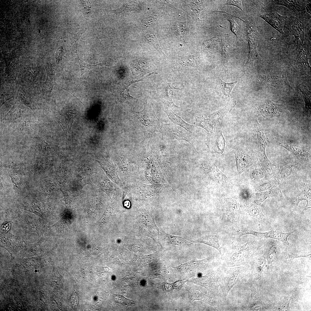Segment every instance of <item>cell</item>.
Masks as SVG:
<instances>
[{
  "instance_id": "cell-1",
  "label": "cell",
  "mask_w": 311,
  "mask_h": 311,
  "mask_svg": "<svg viewBox=\"0 0 311 311\" xmlns=\"http://www.w3.org/2000/svg\"><path fill=\"white\" fill-rule=\"evenodd\" d=\"M144 107L139 112L133 111L134 115L138 119L149 132L160 131V122L153 109L146 102L144 103Z\"/></svg>"
},
{
  "instance_id": "cell-2",
  "label": "cell",
  "mask_w": 311,
  "mask_h": 311,
  "mask_svg": "<svg viewBox=\"0 0 311 311\" xmlns=\"http://www.w3.org/2000/svg\"><path fill=\"white\" fill-rule=\"evenodd\" d=\"M246 25V31L249 46V54L246 65L253 67L254 61L258 59L259 56L257 51L258 33L257 27L248 21H243Z\"/></svg>"
},
{
  "instance_id": "cell-3",
  "label": "cell",
  "mask_w": 311,
  "mask_h": 311,
  "mask_svg": "<svg viewBox=\"0 0 311 311\" xmlns=\"http://www.w3.org/2000/svg\"><path fill=\"white\" fill-rule=\"evenodd\" d=\"M130 67L135 78H139L148 73L151 74L156 69L151 61L143 58L130 61Z\"/></svg>"
},
{
  "instance_id": "cell-4",
  "label": "cell",
  "mask_w": 311,
  "mask_h": 311,
  "mask_svg": "<svg viewBox=\"0 0 311 311\" xmlns=\"http://www.w3.org/2000/svg\"><path fill=\"white\" fill-rule=\"evenodd\" d=\"M223 217L226 221L237 226L239 222L240 212L237 200L232 198L226 199L223 205Z\"/></svg>"
},
{
  "instance_id": "cell-5",
  "label": "cell",
  "mask_w": 311,
  "mask_h": 311,
  "mask_svg": "<svg viewBox=\"0 0 311 311\" xmlns=\"http://www.w3.org/2000/svg\"><path fill=\"white\" fill-rule=\"evenodd\" d=\"M206 143L212 152L222 154L224 150L225 141L221 129L216 127L208 135Z\"/></svg>"
},
{
  "instance_id": "cell-6",
  "label": "cell",
  "mask_w": 311,
  "mask_h": 311,
  "mask_svg": "<svg viewBox=\"0 0 311 311\" xmlns=\"http://www.w3.org/2000/svg\"><path fill=\"white\" fill-rule=\"evenodd\" d=\"M160 124L159 131L163 137L168 140L176 139L185 141L192 146L190 136L178 129L173 123L166 124L160 122Z\"/></svg>"
},
{
  "instance_id": "cell-7",
  "label": "cell",
  "mask_w": 311,
  "mask_h": 311,
  "mask_svg": "<svg viewBox=\"0 0 311 311\" xmlns=\"http://www.w3.org/2000/svg\"><path fill=\"white\" fill-rule=\"evenodd\" d=\"M285 24L287 28L295 37L297 45L302 47L304 40V24L299 19L295 17L287 18Z\"/></svg>"
},
{
  "instance_id": "cell-8",
  "label": "cell",
  "mask_w": 311,
  "mask_h": 311,
  "mask_svg": "<svg viewBox=\"0 0 311 311\" xmlns=\"http://www.w3.org/2000/svg\"><path fill=\"white\" fill-rule=\"evenodd\" d=\"M256 130L257 146L260 152L261 161L263 165L267 169L270 170L273 164L267 157L265 152V148L267 145V139L261 128L257 122Z\"/></svg>"
},
{
  "instance_id": "cell-9",
  "label": "cell",
  "mask_w": 311,
  "mask_h": 311,
  "mask_svg": "<svg viewBox=\"0 0 311 311\" xmlns=\"http://www.w3.org/2000/svg\"><path fill=\"white\" fill-rule=\"evenodd\" d=\"M294 165L288 163L284 161H280L273 164L272 170L278 181L282 182L290 175L292 167Z\"/></svg>"
},
{
  "instance_id": "cell-10",
  "label": "cell",
  "mask_w": 311,
  "mask_h": 311,
  "mask_svg": "<svg viewBox=\"0 0 311 311\" xmlns=\"http://www.w3.org/2000/svg\"><path fill=\"white\" fill-rule=\"evenodd\" d=\"M259 16L280 33L284 34L283 26L287 17L282 16L277 13L266 14Z\"/></svg>"
},
{
  "instance_id": "cell-11",
  "label": "cell",
  "mask_w": 311,
  "mask_h": 311,
  "mask_svg": "<svg viewBox=\"0 0 311 311\" xmlns=\"http://www.w3.org/2000/svg\"><path fill=\"white\" fill-rule=\"evenodd\" d=\"M242 214L255 217L261 221H264L265 217L260 206L253 203L242 202L239 209Z\"/></svg>"
},
{
  "instance_id": "cell-12",
  "label": "cell",
  "mask_w": 311,
  "mask_h": 311,
  "mask_svg": "<svg viewBox=\"0 0 311 311\" xmlns=\"http://www.w3.org/2000/svg\"><path fill=\"white\" fill-rule=\"evenodd\" d=\"M280 112L278 104L270 100L266 101L264 104L260 105L258 108V115H261L266 118L277 116L279 115Z\"/></svg>"
},
{
  "instance_id": "cell-13",
  "label": "cell",
  "mask_w": 311,
  "mask_h": 311,
  "mask_svg": "<svg viewBox=\"0 0 311 311\" xmlns=\"http://www.w3.org/2000/svg\"><path fill=\"white\" fill-rule=\"evenodd\" d=\"M298 199L296 204L297 206L301 201L305 200L307 204L304 210L311 208V185L301 182L297 185Z\"/></svg>"
},
{
  "instance_id": "cell-14",
  "label": "cell",
  "mask_w": 311,
  "mask_h": 311,
  "mask_svg": "<svg viewBox=\"0 0 311 311\" xmlns=\"http://www.w3.org/2000/svg\"><path fill=\"white\" fill-rule=\"evenodd\" d=\"M234 154L238 173L240 174L251 165V160L249 156L242 150L236 151Z\"/></svg>"
},
{
  "instance_id": "cell-15",
  "label": "cell",
  "mask_w": 311,
  "mask_h": 311,
  "mask_svg": "<svg viewBox=\"0 0 311 311\" xmlns=\"http://www.w3.org/2000/svg\"><path fill=\"white\" fill-rule=\"evenodd\" d=\"M277 143L291 152L299 159L304 160L310 159V154L303 148L284 142L279 141Z\"/></svg>"
},
{
  "instance_id": "cell-16",
  "label": "cell",
  "mask_w": 311,
  "mask_h": 311,
  "mask_svg": "<svg viewBox=\"0 0 311 311\" xmlns=\"http://www.w3.org/2000/svg\"><path fill=\"white\" fill-rule=\"evenodd\" d=\"M294 232H283L281 231L271 230L266 232H256L255 236L267 238H270L280 240L287 245L290 246V243L288 240V237Z\"/></svg>"
},
{
  "instance_id": "cell-17",
  "label": "cell",
  "mask_w": 311,
  "mask_h": 311,
  "mask_svg": "<svg viewBox=\"0 0 311 311\" xmlns=\"http://www.w3.org/2000/svg\"><path fill=\"white\" fill-rule=\"evenodd\" d=\"M163 108L164 111L172 123L180 126L187 131L192 132L194 126L193 125L186 122L180 117L174 113L171 108L165 106H164Z\"/></svg>"
},
{
  "instance_id": "cell-18",
  "label": "cell",
  "mask_w": 311,
  "mask_h": 311,
  "mask_svg": "<svg viewBox=\"0 0 311 311\" xmlns=\"http://www.w3.org/2000/svg\"><path fill=\"white\" fill-rule=\"evenodd\" d=\"M175 89L181 90V89L175 88L173 84L165 82L162 92V96L164 99V106L171 108L175 107L180 108L176 105L172 100L173 91Z\"/></svg>"
},
{
  "instance_id": "cell-19",
  "label": "cell",
  "mask_w": 311,
  "mask_h": 311,
  "mask_svg": "<svg viewBox=\"0 0 311 311\" xmlns=\"http://www.w3.org/2000/svg\"><path fill=\"white\" fill-rule=\"evenodd\" d=\"M164 241L168 246H179L192 243V240L183 238L182 237L172 235L162 232Z\"/></svg>"
},
{
  "instance_id": "cell-20",
  "label": "cell",
  "mask_w": 311,
  "mask_h": 311,
  "mask_svg": "<svg viewBox=\"0 0 311 311\" xmlns=\"http://www.w3.org/2000/svg\"><path fill=\"white\" fill-rule=\"evenodd\" d=\"M250 288L251 297L247 307V309L259 310L260 309L261 301L257 285L256 283H253L251 284Z\"/></svg>"
},
{
  "instance_id": "cell-21",
  "label": "cell",
  "mask_w": 311,
  "mask_h": 311,
  "mask_svg": "<svg viewBox=\"0 0 311 311\" xmlns=\"http://www.w3.org/2000/svg\"><path fill=\"white\" fill-rule=\"evenodd\" d=\"M143 78L137 80H132L120 83L117 88V93L119 98L122 102L126 100L134 99L136 98L131 96L129 93L128 88L132 84L143 80Z\"/></svg>"
},
{
  "instance_id": "cell-22",
  "label": "cell",
  "mask_w": 311,
  "mask_h": 311,
  "mask_svg": "<svg viewBox=\"0 0 311 311\" xmlns=\"http://www.w3.org/2000/svg\"><path fill=\"white\" fill-rule=\"evenodd\" d=\"M273 2L275 5L285 6L294 12L304 10L307 4L306 1L303 0H275Z\"/></svg>"
},
{
  "instance_id": "cell-23",
  "label": "cell",
  "mask_w": 311,
  "mask_h": 311,
  "mask_svg": "<svg viewBox=\"0 0 311 311\" xmlns=\"http://www.w3.org/2000/svg\"><path fill=\"white\" fill-rule=\"evenodd\" d=\"M236 101H229L227 105L223 109L220 110L215 111L209 116V118L211 121L214 125L221 120L226 114L231 112L232 109L236 105Z\"/></svg>"
},
{
  "instance_id": "cell-24",
  "label": "cell",
  "mask_w": 311,
  "mask_h": 311,
  "mask_svg": "<svg viewBox=\"0 0 311 311\" xmlns=\"http://www.w3.org/2000/svg\"><path fill=\"white\" fill-rule=\"evenodd\" d=\"M277 191L272 186L266 191L255 193L252 195V202L255 204L260 205L267 198L277 196Z\"/></svg>"
},
{
  "instance_id": "cell-25",
  "label": "cell",
  "mask_w": 311,
  "mask_h": 311,
  "mask_svg": "<svg viewBox=\"0 0 311 311\" xmlns=\"http://www.w3.org/2000/svg\"><path fill=\"white\" fill-rule=\"evenodd\" d=\"M192 242L193 243H200L209 245L216 249L221 254L218 238L215 235L202 236L195 240H192Z\"/></svg>"
},
{
  "instance_id": "cell-26",
  "label": "cell",
  "mask_w": 311,
  "mask_h": 311,
  "mask_svg": "<svg viewBox=\"0 0 311 311\" xmlns=\"http://www.w3.org/2000/svg\"><path fill=\"white\" fill-rule=\"evenodd\" d=\"M179 60L180 64L185 66L198 67L200 63V58L199 56L196 54L182 56Z\"/></svg>"
},
{
  "instance_id": "cell-27",
  "label": "cell",
  "mask_w": 311,
  "mask_h": 311,
  "mask_svg": "<svg viewBox=\"0 0 311 311\" xmlns=\"http://www.w3.org/2000/svg\"><path fill=\"white\" fill-rule=\"evenodd\" d=\"M195 118L196 121L194 123L195 126L200 127L205 129L208 132L211 133L213 132L214 125L209 118L205 119L202 115L196 116Z\"/></svg>"
},
{
  "instance_id": "cell-28",
  "label": "cell",
  "mask_w": 311,
  "mask_h": 311,
  "mask_svg": "<svg viewBox=\"0 0 311 311\" xmlns=\"http://www.w3.org/2000/svg\"><path fill=\"white\" fill-rule=\"evenodd\" d=\"M221 57L223 63L226 65L230 54V45L226 38H223L221 42Z\"/></svg>"
},
{
  "instance_id": "cell-29",
  "label": "cell",
  "mask_w": 311,
  "mask_h": 311,
  "mask_svg": "<svg viewBox=\"0 0 311 311\" xmlns=\"http://www.w3.org/2000/svg\"><path fill=\"white\" fill-rule=\"evenodd\" d=\"M98 162L108 175L117 183L119 182V179L114 168L112 165L107 161L105 162Z\"/></svg>"
},
{
  "instance_id": "cell-30",
  "label": "cell",
  "mask_w": 311,
  "mask_h": 311,
  "mask_svg": "<svg viewBox=\"0 0 311 311\" xmlns=\"http://www.w3.org/2000/svg\"><path fill=\"white\" fill-rule=\"evenodd\" d=\"M222 13L227 20L230 22L231 25V31L234 33L237 39L238 33L239 30V26L238 23L237 19L238 17H236L225 12L216 11Z\"/></svg>"
},
{
  "instance_id": "cell-31",
  "label": "cell",
  "mask_w": 311,
  "mask_h": 311,
  "mask_svg": "<svg viewBox=\"0 0 311 311\" xmlns=\"http://www.w3.org/2000/svg\"><path fill=\"white\" fill-rule=\"evenodd\" d=\"M74 57L75 59L77 61L80 66L81 71V78L82 75L84 74L93 69L96 66L105 65L104 64H105L102 63H98L96 65H91L86 63L80 59L77 52L74 53Z\"/></svg>"
},
{
  "instance_id": "cell-32",
  "label": "cell",
  "mask_w": 311,
  "mask_h": 311,
  "mask_svg": "<svg viewBox=\"0 0 311 311\" xmlns=\"http://www.w3.org/2000/svg\"><path fill=\"white\" fill-rule=\"evenodd\" d=\"M201 3V2L199 1H189V10L193 17L196 20L199 19L200 12L203 10Z\"/></svg>"
},
{
  "instance_id": "cell-33",
  "label": "cell",
  "mask_w": 311,
  "mask_h": 311,
  "mask_svg": "<svg viewBox=\"0 0 311 311\" xmlns=\"http://www.w3.org/2000/svg\"><path fill=\"white\" fill-rule=\"evenodd\" d=\"M217 39L215 38L206 40L202 44L203 50L208 52H212L214 51L217 43Z\"/></svg>"
},
{
  "instance_id": "cell-34",
  "label": "cell",
  "mask_w": 311,
  "mask_h": 311,
  "mask_svg": "<svg viewBox=\"0 0 311 311\" xmlns=\"http://www.w3.org/2000/svg\"><path fill=\"white\" fill-rule=\"evenodd\" d=\"M214 177L217 182L223 184L226 183L228 179L225 175L222 173L215 165L213 168Z\"/></svg>"
},
{
  "instance_id": "cell-35",
  "label": "cell",
  "mask_w": 311,
  "mask_h": 311,
  "mask_svg": "<svg viewBox=\"0 0 311 311\" xmlns=\"http://www.w3.org/2000/svg\"><path fill=\"white\" fill-rule=\"evenodd\" d=\"M222 88V90L224 94L228 97L231 96V92L235 85L237 83V81L235 82L227 83L223 81L220 79Z\"/></svg>"
},
{
  "instance_id": "cell-36",
  "label": "cell",
  "mask_w": 311,
  "mask_h": 311,
  "mask_svg": "<svg viewBox=\"0 0 311 311\" xmlns=\"http://www.w3.org/2000/svg\"><path fill=\"white\" fill-rule=\"evenodd\" d=\"M296 62L299 64L310 67L306 54L302 47L299 48V53L296 58Z\"/></svg>"
},
{
  "instance_id": "cell-37",
  "label": "cell",
  "mask_w": 311,
  "mask_h": 311,
  "mask_svg": "<svg viewBox=\"0 0 311 311\" xmlns=\"http://www.w3.org/2000/svg\"><path fill=\"white\" fill-rule=\"evenodd\" d=\"M81 253L86 256L94 255L97 254V251L94 245L88 244L82 248Z\"/></svg>"
},
{
  "instance_id": "cell-38",
  "label": "cell",
  "mask_w": 311,
  "mask_h": 311,
  "mask_svg": "<svg viewBox=\"0 0 311 311\" xmlns=\"http://www.w3.org/2000/svg\"><path fill=\"white\" fill-rule=\"evenodd\" d=\"M115 301L117 303L127 306L134 304L132 300L126 298L120 295L114 294L113 295Z\"/></svg>"
},
{
  "instance_id": "cell-39",
  "label": "cell",
  "mask_w": 311,
  "mask_h": 311,
  "mask_svg": "<svg viewBox=\"0 0 311 311\" xmlns=\"http://www.w3.org/2000/svg\"><path fill=\"white\" fill-rule=\"evenodd\" d=\"M87 28L81 30L77 33L75 34L73 37V40L71 44L74 52L77 51V46L79 39L82 34L86 31Z\"/></svg>"
},
{
  "instance_id": "cell-40",
  "label": "cell",
  "mask_w": 311,
  "mask_h": 311,
  "mask_svg": "<svg viewBox=\"0 0 311 311\" xmlns=\"http://www.w3.org/2000/svg\"><path fill=\"white\" fill-rule=\"evenodd\" d=\"M273 186L272 183L271 181H266L259 184L256 187L255 190L257 192L264 191L270 189Z\"/></svg>"
},
{
  "instance_id": "cell-41",
  "label": "cell",
  "mask_w": 311,
  "mask_h": 311,
  "mask_svg": "<svg viewBox=\"0 0 311 311\" xmlns=\"http://www.w3.org/2000/svg\"><path fill=\"white\" fill-rule=\"evenodd\" d=\"M154 35L150 34H147L145 36L148 42L153 46L158 51L161 52H162L161 49Z\"/></svg>"
},
{
  "instance_id": "cell-42",
  "label": "cell",
  "mask_w": 311,
  "mask_h": 311,
  "mask_svg": "<svg viewBox=\"0 0 311 311\" xmlns=\"http://www.w3.org/2000/svg\"><path fill=\"white\" fill-rule=\"evenodd\" d=\"M251 177L254 179H262L264 177V174L262 171L259 168L254 170L250 174Z\"/></svg>"
},
{
  "instance_id": "cell-43",
  "label": "cell",
  "mask_w": 311,
  "mask_h": 311,
  "mask_svg": "<svg viewBox=\"0 0 311 311\" xmlns=\"http://www.w3.org/2000/svg\"><path fill=\"white\" fill-rule=\"evenodd\" d=\"M300 257H308L311 258V253L308 254H295L291 253L287 255V259H291L294 258Z\"/></svg>"
},
{
  "instance_id": "cell-44",
  "label": "cell",
  "mask_w": 311,
  "mask_h": 311,
  "mask_svg": "<svg viewBox=\"0 0 311 311\" xmlns=\"http://www.w3.org/2000/svg\"><path fill=\"white\" fill-rule=\"evenodd\" d=\"M225 5H230L236 6L243 11L241 0H227Z\"/></svg>"
},
{
  "instance_id": "cell-45",
  "label": "cell",
  "mask_w": 311,
  "mask_h": 311,
  "mask_svg": "<svg viewBox=\"0 0 311 311\" xmlns=\"http://www.w3.org/2000/svg\"><path fill=\"white\" fill-rule=\"evenodd\" d=\"M70 302L71 304L74 306H76L78 305L79 303L78 297L75 293H73L71 296Z\"/></svg>"
},
{
  "instance_id": "cell-46",
  "label": "cell",
  "mask_w": 311,
  "mask_h": 311,
  "mask_svg": "<svg viewBox=\"0 0 311 311\" xmlns=\"http://www.w3.org/2000/svg\"><path fill=\"white\" fill-rule=\"evenodd\" d=\"M10 177L13 184L14 188L17 187L19 182L18 178L13 176H11Z\"/></svg>"
},
{
  "instance_id": "cell-47",
  "label": "cell",
  "mask_w": 311,
  "mask_h": 311,
  "mask_svg": "<svg viewBox=\"0 0 311 311\" xmlns=\"http://www.w3.org/2000/svg\"><path fill=\"white\" fill-rule=\"evenodd\" d=\"M310 4L309 3H307L306 8V9L307 12L310 13Z\"/></svg>"
}]
</instances>
